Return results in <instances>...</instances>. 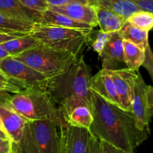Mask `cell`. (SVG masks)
Listing matches in <instances>:
<instances>
[{"label":"cell","instance_id":"1","mask_svg":"<svg viewBox=\"0 0 153 153\" xmlns=\"http://www.w3.org/2000/svg\"><path fill=\"white\" fill-rule=\"evenodd\" d=\"M91 100L93 122L88 130L94 136L128 153H134L147 139L149 131L137 127L131 112L108 103L94 92Z\"/></svg>","mask_w":153,"mask_h":153},{"label":"cell","instance_id":"2","mask_svg":"<svg viewBox=\"0 0 153 153\" xmlns=\"http://www.w3.org/2000/svg\"><path fill=\"white\" fill-rule=\"evenodd\" d=\"M91 77V68L80 56L66 71L49 80L46 92L58 106L71 98L78 97L85 99L92 108Z\"/></svg>","mask_w":153,"mask_h":153},{"label":"cell","instance_id":"3","mask_svg":"<svg viewBox=\"0 0 153 153\" xmlns=\"http://www.w3.org/2000/svg\"><path fill=\"white\" fill-rule=\"evenodd\" d=\"M0 97L27 121L51 119L64 122L46 92L22 90L10 94L1 92Z\"/></svg>","mask_w":153,"mask_h":153},{"label":"cell","instance_id":"4","mask_svg":"<svg viewBox=\"0 0 153 153\" xmlns=\"http://www.w3.org/2000/svg\"><path fill=\"white\" fill-rule=\"evenodd\" d=\"M64 122L28 121L17 143L22 153H61Z\"/></svg>","mask_w":153,"mask_h":153},{"label":"cell","instance_id":"5","mask_svg":"<svg viewBox=\"0 0 153 153\" xmlns=\"http://www.w3.org/2000/svg\"><path fill=\"white\" fill-rule=\"evenodd\" d=\"M92 32L49 24L34 23L30 34L41 44L79 57L89 43Z\"/></svg>","mask_w":153,"mask_h":153},{"label":"cell","instance_id":"6","mask_svg":"<svg viewBox=\"0 0 153 153\" xmlns=\"http://www.w3.org/2000/svg\"><path fill=\"white\" fill-rule=\"evenodd\" d=\"M12 57L32 68L48 80L64 73L79 58L73 53L43 44Z\"/></svg>","mask_w":153,"mask_h":153},{"label":"cell","instance_id":"7","mask_svg":"<svg viewBox=\"0 0 153 153\" xmlns=\"http://www.w3.org/2000/svg\"><path fill=\"white\" fill-rule=\"evenodd\" d=\"M0 74L25 90L46 92L49 80L12 56L0 59Z\"/></svg>","mask_w":153,"mask_h":153},{"label":"cell","instance_id":"8","mask_svg":"<svg viewBox=\"0 0 153 153\" xmlns=\"http://www.w3.org/2000/svg\"><path fill=\"white\" fill-rule=\"evenodd\" d=\"M153 88L145 82L138 74L131 100V113L137 127L141 130L149 131V123L152 116Z\"/></svg>","mask_w":153,"mask_h":153},{"label":"cell","instance_id":"9","mask_svg":"<svg viewBox=\"0 0 153 153\" xmlns=\"http://www.w3.org/2000/svg\"><path fill=\"white\" fill-rule=\"evenodd\" d=\"M64 122L70 125L89 129L93 122L91 104L82 98L68 99L58 107Z\"/></svg>","mask_w":153,"mask_h":153},{"label":"cell","instance_id":"10","mask_svg":"<svg viewBox=\"0 0 153 153\" xmlns=\"http://www.w3.org/2000/svg\"><path fill=\"white\" fill-rule=\"evenodd\" d=\"M108 70L119 98L120 108L131 112V100L139 72L128 68Z\"/></svg>","mask_w":153,"mask_h":153},{"label":"cell","instance_id":"11","mask_svg":"<svg viewBox=\"0 0 153 153\" xmlns=\"http://www.w3.org/2000/svg\"><path fill=\"white\" fill-rule=\"evenodd\" d=\"M91 132L88 129L64 124L61 153H89Z\"/></svg>","mask_w":153,"mask_h":153},{"label":"cell","instance_id":"12","mask_svg":"<svg viewBox=\"0 0 153 153\" xmlns=\"http://www.w3.org/2000/svg\"><path fill=\"white\" fill-rule=\"evenodd\" d=\"M100 56L102 61V69L114 70L126 68L124 62L123 39L119 31L109 34Z\"/></svg>","mask_w":153,"mask_h":153},{"label":"cell","instance_id":"13","mask_svg":"<svg viewBox=\"0 0 153 153\" xmlns=\"http://www.w3.org/2000/svg\"><path fill=\"white\" fill-rule=\"evenodd\" d=\"M0 120L4 132L14 143H19L28 121L13 110L0 97Z\"/></svg>","mask_w":153,"mask_h":153},{"label":"cell","instance_id":"14","mask_svg":"<svg viewBox=\"0 0 153 153\" xmlns=\"http://www.w3.org/2000/svg\"><path fill=\"white\" fill-rule=\"evenodd\" d=\"M49 10L67 15L74 20L91 26H97V19L95 6L90 4L70 3L61 6H49Z\"/></svg>","mask_w":153,"mask_h":153},{"label":"cell","instance_id":"15","mask_svg":"<svg viewBox=\"0 0 153 153\" xmlns=\"http://www.w3.org/2000/svg\"><path fill=\"white\" fill-rule=\"evenodd\" d=\"M91 90L108 103L120 107L119 98L108 70L102 69L92 76Z\"/></svg>","mask_w":153,"mask_h":153},{"label":"cell","instance_id":"16","mask_svg":"<svg viewBox=\"0 0 153 153\" xmlns=\"http://www.w3.org/2000/svg\"><path fill=\"white\" fill-rule=\"evenodd\" d=\"M36 23L49 24V25L58 26L74 28V29L82 30V31H93L94 29V28L91 26L78 22L67 16V15L52 11L49 9L40 14L39 20Z\"/></svg>","mask_w":153,"mask_h":153},{"label":"cell","instance_id":"17","mask_svg":"<svg viewBox=\"0 0 153 153\" xmlns=\"http://www.w3.org/2000/svg\"><path fill=\"white\" fill-rule=\"evenodd\" d=\"M0 14L36 23L40 13L23 7L17 0H0Z\"/></svg>","mask_w":153,"mask_h":153},{"label":"cell","instance_id":"18","mask_svg":"<svg viewBox=\"0 0 153 153\" xmlns=\"http://www.w3.org/2000/svg\"><path fill=\"white\" fill-rule=\"evenodd\" d=\"M97 25L100 28V32L105 34L118 32L126 20L117 14L100 6H95Z\"/></svg>","mask_w":153,"mask_h":153},{"label":"cell","instance_id":"19","mask_svg":"<svg viewBox=\"0 0 153 153\" xmlns=\"http://www.w3.org/2000/svg\"><path fill=\"white\" fill-rule=\"evenodd\" d=\"M120 37L123 40H127L146 50L149 45V32L133 26L126 21L119 30Z\"/></svg>","mask_w":153,"mask_h":153},{"label":"cell","instance_id":"20","mask_svg":"<svg viewBox=\"0 0 153 153\" xmlns=\"http://www.w3.org/2000/svg\"><path fill=\"white\" fill-rule=\"evenodd\" d=\"M34 23L0 14V32L10 34H29Z\"/></svg>","mask_w":153,"mask_h":153},{"label":"cell","instance_id":"21","mask_svg":"<svg viewBox=\"0 0 153 153\" xmlns=\"http://www.w3.org/2000/svg\"><path fill=\"white\" fill-rule=\"evenodd\" d=\"M124 62L126 68L138 72L145 59V50L127 40H123Z\"/></svg>","mask_w":153,"mask_h":153},{"label":"cell","instance_id":"22","mask_svg":"<svg viewBox=\"0 0 153 153\" xmlns=\"http://www.w3.org/2000/svg\"><path fill=\"white\" fill-rule=\"evenodd\" d=\"M40 44H41L31 36L30 33L20 37L15 38L2 44L4 49L10 54V56L19 55L25 51L36 47Z\"/></svg>","mask_w":153,"mask_h":153},{"label":"cell","instance_id":"23","mask_svg":"<svg viewBox=\"0 0 153 153\" xmlns=\"http://www.w3.org/2000/svg\"><path fill=\"white\" fill-rule=\"evenodd\" d=\"M96 5L105 8L126 20L133 13L140 10L128 0H97Z\"/></svg>","mask_w":153,"mask_h":153},{"label":"cell","instance_id":"24","mask_svg":"<svg viewBox=\"0 0 153 153\" xmlns=\"http://www.w3.org/2000/svg\"><path fill=\"white\" fill-rule=\"evenodd\" d=\"M126 21L136 28L149 32L153 26V13L139 10L130 15Z\"/></svg>","mask_w":153,"mask_h":153},{"label":"cell","instance_id":"25","mask_svg":"<svg viewBox=\"0 0 153 153\" xmlns=\"http://www.w3.org/2000/svg\"><path fill=\"white\" fill-rule=\"evenodd\" d=\"M23 7L34 10V11L41 13L48 10L49 4L46 0H17Z\"/></svg>","mask_w":153,"mask_h":153},{"label":"cell","instance_id":"26","mask_svg":"<svg viewBox=\"0 0 153 153\" xmlns=\"http://www.w3.org/2000/svg\"><path fill=\"white\" fill-rule=\"evenodd\" d=\"M140 10L151 12L153 10V0H128Z\"/></svg>","mask_w":153,"mask_h":153},{"label":"cell","instance_id":"27","mask_svg":"<svg viewBox=\"0 0 153 153\" xmlns=\"http://www.w3.org/2000/svg\"><path fill=\"white\" fill-rule=\"evenodd\" d=\"M100 153H128L120 148L113 146L111 144L100 140Z\"/></svg>","mask_w":153,"mask_h":153},{"label":"cell","instance_id":"28","mask_svg":"<svg viewBox=\"0 0 153 153\" xmlns=\"http://www.w3.org/2000/svg\"><path fill=\"white\" fill-rule=\"evenodd\" d=\"M49 6H61L70 3H82L88 4L87 0H46Z\"/></svg>","mask_w":153,"mask_h":153},{"label":"cell","instance_id":"29","mask_svg":"<svg viewBox=\"0 0 153 153\" xmlns=\"http://www.w3.org/2000/svg\"><path fill=\"white\" fill-rule=\"evenodd\" d=\"M100 140L91 135L89 142V153H100Z\"/></svg>","mask_w":153,"mask_h":153},{"label":"cell","instance_id":"30","mask_svg":"<svg viewBox=\"0 0 153 153\" xmlns=\"http://www.w3.org/2000/svg\"><path fill=\"white\" fill-rule=\"evenodd\" d=\"M13 142L10 139L0 138V153H9L12 151Z\"/></svg>","mask_w":153,"mask_h":153},{"label":"cell","instance_id":"31","mask_svg":"<svg viewBox=\"0 0 153 153\" xmlns=\"http://www.w3.org/2000/svg\"><path fill=\"white\" fill-rule=\"evenodd\" d=\"M25 34H10V33L0 32V44H3L4 43V42L7 41V40H12V39L15 38L20 37V36L25 35Z\"/></svg>","mask_w":153,"mask_h":153},{"label":"cell","instance_id":"32","mask_svg":"<svg viewBox=\"0 0 153 153\" xmlns=\"http://www.w3.org/2000/svg\"><path fill=\"white\" fill-rule=\"evenodd\" d=\"M10 56V54L7 52L4 47L3 46L2 44H0V59H3L4 58Z\"/></svg>","mask_w":153,"mask_h":153},{"label":"cell","instance_id":"33","mask_svg":"<svg viewBox=\"0 0 153 153\" xmlns=\"http://www.w3.org/2000/svg\"><path fill=\"white\" fill-rule=\"evenodd\" d=\"M9 153H22L21 152L20 149L18 147L17 144L13 142V146H12V151Z\"/></svg>","mask_w":153,"mask_h":153},{"label":"cell","instance_id":"34","mask_svg":"<svg viewBox=\"0 0 153 153\" xmlns=\"http://www.w3.org/2000/svg\"><path fill=\"white\" fill-rule=\"evenodd\" d=\"M0 138H4V139H9V137L7 136V135L4 133V131L0 130Z\"/></svg>","mask_w":153,"mask_h":153},{"label":"cell","instance_id":"35","mask_svg":"<svg viewBox=\"0 0 153 153\" xmlns=\"http://www.w3.org/2000/svg\"><path fill=\"white\" fill-rule=\"evenodd\" d=\"M88 1V4H91V5H96V3H97V0H87Z\"/></svg>","mask_w":153,"mask_h":153},{"label":"cell","instance_id":"36","mask_svg":"<svg viewBox=\"0 0 153 153\" xmlns=\"http://www.w3.org/2000/svg\"><path fill=\"white\" fill-rule=\"evenodd\" d=\"M0 130H2V131H4V128H3L2 124H1V120H0ZM4 133H5V132H4ZM5 134H6V133H5Z\"/></svg>","mask_w":153,"mask_h":153}]
</instances>
